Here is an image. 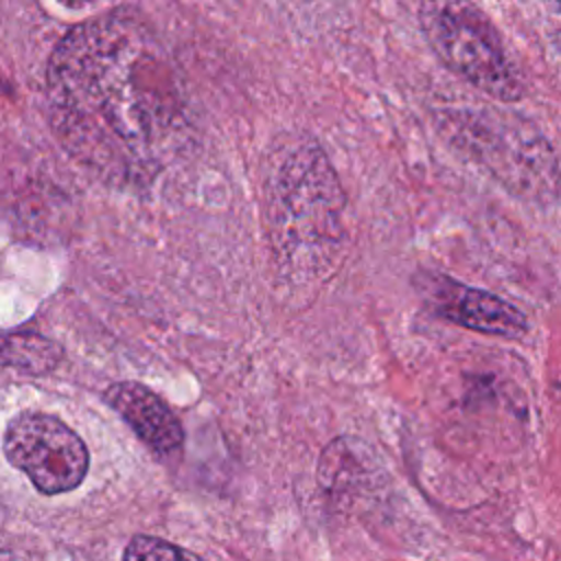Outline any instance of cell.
Returning a JSON list of instances; mask_svg holds the SVG:
<instances>
[{
  "mask_svg": "<svg viewBox=\"0 0 561 561\" xmlns=\"http://www.w3.org/2000/svg\"><path fill=\"white\" fill-rule=\"evenodd\" d=\"M430 302L440 318L478 333L517 340L528 331V320L515 305L451 278L438 276L432 280Z\"/></svg>",
  "mask_w": 561,
  "mask_h": 561,
  "instance_id": "6",
  "label": "cell"
},
{
  "mask_svg": "<svg viewBox=\"0 0 561 561\" xmlns=\"http://www.w3.org/2000/svg\"><path fill=\"white\" fill-rule=\"evenodd\" d=\"M265 237L291 285H311L333 272L346 243L344 191L322 147L307 136L278 138L261 171Z\"/></svg>",
  "mask_w": 561,
  "mask_h": 561,
  "instance_id": "2",
  "label": "cell"
},
{
  "mask_svg": "<svg viewBox=\"0 0 561 561\" xmlns=\"http://www.w3.org/2000/svg\"><path fill=\"white\" fill-rule=\"evenodd\" d=\"M61 359V348L31 331L0 333V366L15 368L28 375H44L53 370Z\"/></svg>",
  "mask_w": 561,
  "mask_h": 561,
  "instance_id": "8",
  "label": "cell"
},
{
  "mask_svg": "<svg viewBox=\"0 0 561 561\" xmlns=\"http://www.w3.org/2000/svg\"><path fill=\"white\" fill-rule=\"evenodd\" d=\"M123 561H202L195 552L175 546L171 541L149 537V535H136L125 552Z\"/></svg>",
  "mask_w": 561,
  "mask_h": 561,
  "instance_id": "9",
  "label": "cell"
},
{
  "mask_svg": "<svg viewBox=\"0 0 561 561\" xmlns=\"http://www.w3.org/2000/svg\"><path fill=\"white\" fill-rule=\"evenodd\" d=\"M46 112L59 145L118 188L149 186L195 129L171 50L129 9L85 20L57 42L46 68Z\"/></svg>",
  "mask_w": 561,
  "mask_h": 561,
  "instance_id": "1",
  "label": "cell"
},
{
  "mask_svg": "<svg viewBox=\"0 0 561 561\" xmlns=\"http://www.w3.org/2000/svg\"><path fill=\"white\" fill-rule=\"evenodd\" d=\"M103 399L156 454L164 456L180 449L184 432L178 416L147 386L138 381H118L105 390Z\"/></svg>",
  "mask_w": 561,
  "mask_h": 561,
  "instance_id": "7",
  "label": "cell"
},
{
  "mask_svg": "<svg viewBox=\"0 0 561 561\" xmlns=\"http://www.w3.org/2000/svg\"><path fill=\"white\" fill-rule=\"evenodd\" d=\"M421 28L438 59L480 92L511 103L526 94V79L500 31L469 2H425Z\"/></svg>",
  "mask_w": 561,
  "mask_h": 561,
  "instance_id": "4",
  "label": "cell"
},
{
  "mask_svg": "<svg viewBox=\"0 0 561 561\" xmlns=\"http://www.w3.org/2000/svg\"><path fill=\"white\" fill-rule=\"evenodd\" d=\"M2 451L9 465L20 469L44 495L77 489L90 467L81 436L46 412L15 414L4 427Z\"/></svg>",
  "mask_w": 561,
  "mask_h": 561,
  "instance_id": "5",
  "label": "cell"
},
{
  "mask_svg": "<svg viewBox=\"0 0 561 561\" xmlns=\"http://www.w3.org/2000/svg\"><path fill=\"white\" fill-rule=\"evenodd\" d=\"M443 134L517 195L552 197L557 156L548 138L511 112L449 110L440 114Z\"/></svg>",
  "mask_w": 561,
  "mask_h": 561,
  "instance_id": "3",
  "label": "cell"
}]
</instances>
